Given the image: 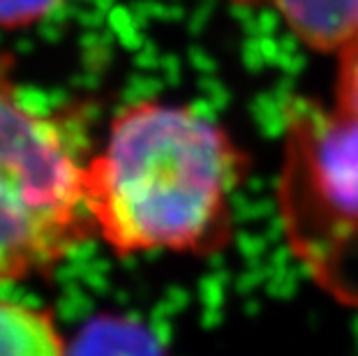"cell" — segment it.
I'll return each instance as SVG.
<instances>
[{
    "label": "cell",
    "instance_id": "52a82bcc",
    "mask_svg": "<svg viewBox=\"0 0 358 356\" xmlns=\"http://www.w3.org/2000/svg\"><path fill=\"white\" fill-rule=\"evenodd\" d=\"M65 0H0V28H28L51 17Z\"/></svg>",
    "mask_w": 358,
    "mask_h": 356
},
{
    "label": "cell",
    "instance_id": "7a4b0ae2",
    "mask_svg": "<svg viewBox=\"0 0 358 356\" xmlns=\"http://www.w3.org/2000/svg\"><path fill=\"white\" fill-rule=\"evenodd\" d=\"M86 162L70 120L30 100L0 49V285L49 278L95 238Z\"/></svg>",
    "mask_w": 358,
    "mask_h": 356
},
{
    "label": "cell",
    "instance_id": "5b68a950",
    "mask_svg": "<svg viewBox=\"0 0 358 356\" xmlns=\"http://www.w3.org/2000/svg\"><path fill=\"white\" fill-rule=\"evenodd\" d=\"M0 356H70V343L49 308L0 299Z\"/></svg>",
    "mask_w": 358,
    "mask_h": 356
},
{
    "label": "cell",
    "instance_id": "8992f818",
    "mask_svg": "<svg viewBox=\"0 0 358 356\" xmlns=\"http://www.w3.org/2000/svg\"><path fill=\"white\" fill-rule=\"evenodd\" d=\"M335 56H338V79H335L333 104L358 116V35Z\"/></svg>",
    "mask_w": 358,
    "mask_h": 356
},
{
    "label": "cell",
    "instance_id": "3957f363",
    "mask_svg": "<svg viewBox=\"0 0 358 356\" xmlns=\"http://www.w3.org/2000/svg\"><path fill=\"white\" fill-rule=\"evenodd\" d=\"M280 213L310 276L331 294L358 301V116L338 104L292 109Z\"/></svg>",
    "mask_w": 358,
    "mask_h": 356
},
{
    "label": "cell",
    "instance_id": "6da1fadb",
    "mask_svg": "<svg viewBox=\"0 0 358 356\" xmlns=\"http://www.w3.org/2000/svg\"><path fill=\"white\" fill-rule=\"evenodd\" d=\"M248 166L229 130L194 107L125 104L86 162L95 238L118 257L215 255L234 238V194Z\"/></svg>",
    "mask_w": 358,
    "mask_h": 356
},
{
    "label": "cell",
    "instance_id": "277c9868",
    "mask_svg": "<svg viewBox=\"0 0 358 356\" xmlns=\"http://www.w3.org/2000/svg\"><path fill=\"white\" fill-rule=\"evenodd\" d=\"M275 12L289 30L322 54H338L358 35V0H231Z\"/></svg>",
    "mask_w": 358,
    "mask_h": 356
}]
</instances>
